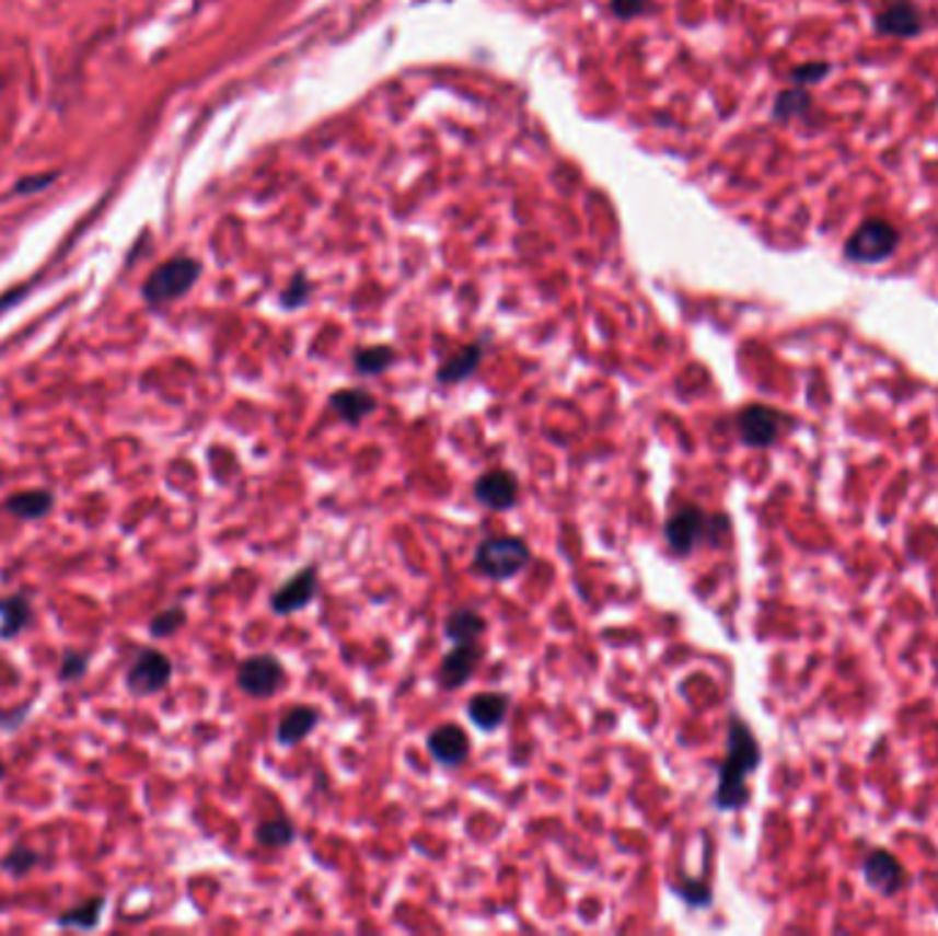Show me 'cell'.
<instances>
[{
  "label": "cell",
  "instance_id": "obj_1",
  "mask_svg": "<svg viewBox=\"0 0 938 936\" xmlns=\"http://www.w3.org/2000/svg\"><path fill=\"white\" fill-rule=\"evenodd\" d=\"M761 744L744 719L733 717L728 728V755L719 766V786L714 794V805L719 810H741L750 802L746 777L761 766Z\"/></svg>",
  "mask_w": 938,
  "mask_h": 936
},
{
  "label": "cell",
  "instance_id": "obj_2",
  "mask_svg": "<svg viewBox=\"0 0 938 936\" xmlns=\"http://www.w3.org/2000/svg\"><path fill=\"white\" fill-rule=\"evenodd\" d=\"M728 533V517H708L699 506H681L664 524V539L675 555H688L699 541L717 544Z\"/></svg>",
  "mask_w": 938,
  "mask_h": 936
},
{
  "label": "cell",
  "instance_id": "obj_3",
  "mask_svg": "<svg viewBox=\"0 0 938 936\" xmlns=\"http://www.w3.org/2000/svg\"><path fill=\"white\" fill-rule=\"evenodd\" d=\"M533 561L528 541L519 535H497V539H484L475 550V571L489 580H511L519 571L528 569Z\"/></svg>",
  "mask_w": 938,
  "mask_h": 936
},
{
  "label": "cell",
  "instance_id": "obj_4",
  "mask_svg": "<svg viewBox=\"0 0 938 936\" xmlns=\"http://www.w3.org/2000/svg\"><path fill=\"white\" fill-rule=\"evenodd\" d=\"M900 234L892 223L881 218H870L848 236L845 256L856 264H881L898 251Z\"/></svg>",
  "mask_w": 938,
  "mask_h": 936
},
{
  "label": "cell",
  "instance_id": "obj_5",
  "mask_svg": "<svg viewBox=\"0 0 938 936\" xmlns=\"http://www.w3.org/2000/svg\"><path fill=\"white\" fill-rule=\"evenodd\" d=\"M200 275V264L193 258H171V262L160 264L149 280L143 284V297L151 305H162V302H173L178 297L187 294L193 284Z\"/></svg>",
  "mask_w": 938,
  "mask_h": 936
},
{
  "label": "cell",
  "instance_id": "obj_6",
  "mask_svg": "<svg viewBox=\"0 0 938 936\" xmlns=\"http://www.w3.org/2000/svg\"><path fill=\"white\" fill-rule=\"evenodd\" d=\"M173 679V662L157 648H140L127 670V690L132 695H157L165 690Z\"/></svg>",
  "mask_w": 938,
  "mask_h": 936
},
{
  "label": "cell",
  "instance_id": "obj_7",
  "mask_svg": "<svg viewBox=\"0 0 938 936\" xmlns=\"http://www.w3.org/2000/svg\"><path fill=\"white\" fill-rule=\"evenodd\" d=\"M236 684L251 697H273L286 684V668L273 654H256L240 665Z\"/></svg>",
  "mask_w": 938,
  "mask_h": 936
},
{
  "label": "cell",
  "instance_id": "obj_8",
  "mask_svg": "<svg viewBox=\"0 0 938 936\" xmlns=\"http://www.w3.org/2000/svg\"><path fill=\"white\" fill-rule=\"evenodd\" d=\"M785 420L788 418H785L783 413H777L774 407H766V404H750V407L741 409L739 415L741 442L750 448L774 446Z\"/></svg>",
  "mask_w": 938,
  "mask_h": 936
},
{
  "label": "cell",
  "instance_id": "obj_9",
  "mask_svg": "<svg viewBox=\"0 0 938 936\" xmlns=\"http://www.w3.org/2000/svg\"><path fill=\"white\" fill-rule=\"evenodd\" d=\"M316 591L319 569L316 566H305V569H300L294 577H289V580L269 597V608H273L275 615H291L297 613V610H305L308 604L316 599Z\"/></svg>",
  "mask_w": 938,
  "mask_h": 936
},
{
  "label": "cell",
  "instance_id": "obj_10",
  "mask_svg": "<svg viewBox=\"0 0 938 936\" xmlns=\"http://www.w3.org/2000/svg\"><path fill=\"white\" fill-rule=\"evenodd\" d=\"M480 659H484V648H480L478 640L473 643H459V646H453V651H448L442 657V665H439V686L448 692L461 690V686L466 684V681L473 679V673L478 670Z\"/></svg>",
  "mask_w": 938,
  "mask_h": 936
},
{
  "label": "cell",
  "instance_id": "obj_11",
  "mask_svg": "<svg viewBox=\"0 0 938 936\" xmlns=\"http://www.w3.org/2000/svg\"><path fill=\"white\" fill-rule=\"evenodd\" d=\"M475 500L489 511H508L519 502V478L508 470H486L478 481H475Z\"/></svg>",
  "mask_w": 938,
  "mask_h": 936
},
{
  "label": "cell",
  "instance_id": "obj_12",
  "mask_svg": "<svg viewBox=\"0 0 938 936\" xmlns=\"http://www.w3.org/2000/svg\"><path fill=\"white\" fill-rule=\"evenodd\" d=\"M876 34L894 36V39H911L922 31V14L911 0H889L887 7L872 20Z\"/></svg>",
  "mask_w": 938,
  "mask_h": 936
},
{
  "label": "cell",
  "instance_id": "obj_13",
  "mask_svg": "<svg viewBox=\"0 0 938 936\" xmlns=\"http://www.w3.org/2000/svg\"><path fill=\"white\" fill-rule=\"evenodd\" d=\"M428 753H431L439 764L459 766L464 764L466 755H470V739H466V733L459 725L444 723L428 733Z\"/></svg>",
  "mask_w": 938,
  "mask_h": 936
},
{
  "label": "cell",
  "instance_id": "obj_14",
  "mask_svg": "<svg viewBox=\"0 0 938 936\" xmlns=\"http://www.w3.org/2000/svg\"><path fill=\"white\" fill-rule=\"evenodd\" d=\"M329 409L344 420L346 426H360L371 415H377L379 398L373 393L362 391V388H346L329 396Z\"/></svg>",
  "mask_w": 938,
  "mask_h": 936
},
{
  "label": "cell",
  "instance_id": "obj_15",
  "mask_svg": "<svg viewBox=\"0 0 938 936\" xmlns=\"http://www.w3.org/2000/svg\"><path fill=\"white\" fill-rule=\"evenodd\" d=\"M865 881L881 895H894L905 885V874L898 859L887 852H872L865 859Z\"/></svg>",
  "mask_w": 938,
  "mask_h": 936
},
{
  "label": "cell",
  "instance_id": "obj_16",
  "mask_svg": "<svg viewBox=\"0 0 938 936\" xmlns=\"http://www.w3.org/2000/svg\"><path fill=\"white\" fill-rule=\"evenodd\" d=\"M508 708H511V697L502 695V692H480L466 703V714L480 730L500 728L508 717Z\"/></svg>",
  "mask_w": 938,
  "mask_h": 936
},
{
  "label": "cell",
  "instance_id": "obj_17",
  "mask_svg": "<svg viewBox=\"0 0 938 936\" xmlns=\"http://www.w3.org/2000/svg\"><path fill=\"white\" fill-rule=\"evenodd\" d=\"M3 508H7L12 517L25 519V522H34V519H45L47 513L56 508V495H53L50 489L14 492V495L7 497Z\"/></svg>",
  "mask_w": 938,
  "mask_h": 936
},
{
  "label": "cell",
  "instance_id": "obj_18",
  "mask_svg": "<svg viewBox=\"0 0 938 936\" xmlns=\"http://www.w3.org/2000/svg\"><path fill=\"white\" fill-rule=\"evenodd\" d=\"M36 621L31 599L25 593H12L0 599V640H12Z\"/></svg>",
  "mask_w": 938,
  "mask_h": 936
},
{
  "label": "cell",
  "instance_id": "obj_19",
  "mask_svg": "<svg viewBox=\"0 0 938 936\" xmlns=\"http://www.w3.org/2000/svg\"><path fill=\"white\" fill-rule=\"evenodd\" d=\"M319 719H322V714H319V708H313V706H294V708H289V712H286L283 717H280L278 741L283 747L300 744V741L308 739V733H311V730L316 728Z\"/></svg>",
  "mask_w": 938,
  "mask_h": 936
},
{
  "label": "cell",
  "instance_id": "obj_20",
  "mask_svg": "<svg viewBox=\"0 0 938 936\" xmlns=\"http://www.w3.org/2000/svg\"><path fill=\"white\" fill-rule=\"evenodd\" d=\"M484 632H486V619L470 608L453 610V613L444 619V637H448L453 646H459V643L478 640Z\"/></svg>",
  "mask_w": 938,
  "mask_h": 936
},
{
  "label": "cell",
  "instance_id": "obj_21",
  "mask_svg": "<svg viewBox=\"0 0 938 936\" xmlns=\"http://www.w3.org/2000/svg\"><path fill=\"white\" fill-rule=\"evenodd\" d=\"M480 357H484V349H480L478 344L464 346V349L455 351L453 357H448V360L439 366L437 380L442 382V385H459L470 373H475V368L480 366Z\"/></svg>",
  "mask_w": 938,
  "mask_h": 936
},
{
  "label": "cell",
  "instance_id": "obj_22",
  "mask_svg": "<svg viewBox=\"0 0 938 936\" xmlns=\"http://www.w3.org/2000/svg\"><path fill=\"white\" fill-rule=\"evenodd\" d=\"M107 901L102 895L94 898H85L83 903H78V906L67 909V912L58 914L56 923L61 925V928H78V931H94L96 925L102 923V914H105Z\"/></svg>",
  "mask_w": 938,
  "mask_h": 936
},
{
  "label": "cell",
  "instance_id": "obj_23",
  "mask_svg": "<svg viewBox=\"0 0 938 936\" xmlns=\"http://www.w3.org/2000/svg\"><path fill=\"white\" fill-rule=\"evenodd\" d=\"M393 346H366V349L355 351V371L362 377H377V373L387 371L395 362Z\"/></svg>",
  "mask_w": 938,
  "mask_h": 936
},
{
  "label": "cell",
  "instance_id": "obj_24",
  "mask_svg": "<svg viewBox=\"0 0 938 936\" xmlns=\"http://www.w3.org/2000/svg\"><path fill=\"white\" fill-rule=\"evenodd\" d=\"M256 841L267 848H286L294 843V827L289 819H267L256 827Z\"/></svg>",
  "mask_w": 938,
  "mask_h": 936
},
{
  "label": "cell",
  "instance_id": "obj_25",
  "mask_svg": "<svg viewBox=\"0 0 938 936\" xmlns=\"http://www.w3.org/2000/svg\"><path fill=\"white\" fill-rule=\"evenodd\" d=\"M810 107H812L810 91L788 89L777 96V102H774V118H779V122H788V118L804 116Z\"/></svg>",
  "mask_w": 938,
  "mask_h": 936
},
{
  "label": "cell",
  "instance_id": "obj_26",
  "mask_svg": "<svg viewBox=\"0 0 938 936\" xmlns=\"http://www.w3.org/2000/svg\"><path fill=\"white\" fill-rule=\"evenodd\" d=\"M39 863H42V854H36L34 848L14 846L12 852L7 854V857L0 859V868L7 870V874H12V876H28Z\"/></svg>",
  "mask_w": 938,
  "mask_h": 936
},
{
  "label": "cell",
  "instance_id": "obj_27",
  "mask_svg": "<svg viewBox=\"0 0 938 936\" xmlns=\"http://www.w3.org/2000/svg\"><path fill=\"white\" fill-rule=\"evenodd\" d=\"M184 624H187V613H184V608H167L151 619L149 635L157 637V640H160V637H171L176 635Z\"/></svg>",
  "mask_w": 938,
  "mask_h": 936
},
{
  "label": "cell",
  "instance_id": "obj_28",
  "mask_svg": "<svg viewBox=\"0 0 938 936\" xmlns=\"http://www.w3.org/2000/svg\"><path fill=\"white\" fill-rule=\"evenodd\" d=\"M91 657L83 651H67L61 659V670H58V679L63 681V684H72V681H80L85 675V670H89Z\"/></svg>",
  "mask_w": 938,
  "mask_h": 936
},
{
  "label": "cell",
  "instance_id": "obj_29",
  "mask_svg": "<svg viewBox=\"0 0 938 936\" xmlns=\"http://www.w3.org/2000/svg\"><path fill=\"white\" fill-rule=\"evenodd\" d=\"M678 895L683 898V901L688 903V906H708L711 903V890H708L706 881H697V879H688L683 881V885L675 887Z\"/></svg>",
  "mask_w": 938,
  "mask_h": 936
},
{
  "label": "cell",
  "instance_id": "obj_30",
  "mask_svg": "<svg viewBox=\"0 0 938 936\" xmlns=\"http://www.w3.org/2000/svg\"><path fill=\"white\" fill-rule=\"evenodd\" d=\"M829 72H832V63L826 61H815V63H801V67H796L794 72H790V80L794 83H821V80L829 78Z\"/></svg>",
  "mask_w": 938,
  "mask_h": 936
},
{
  "label": "cell",
  "instance_id": "obj_31",
  "mask_svg": "<svg viewBox=\"0 0 938 936\" xmlns=\"http://www.w3.org/2000/svg\"><path fill=\"white\" fill-rule=\"evenodd\" d=\"M28 703H25L23 708H3L0 706V728H7V730H12V728H18V725H23L25 723V714H28Z\"/></svg>",
  "mask_w": 938,
  "mask_h": 936
},
{
  "label": "cell",
  "instance_id": "obj_32",
  "mask_svg": "<svg viewBox=\"0 0 938 936\" xmlns=\"http://www.w3.org/2000/svg\"><path fill=\"white\" fill-rule=\"evenodd\" d=\"M308 294H311V289H308V284L305 280H297L294 286H291L289 291H286L283 294V305L286 308H297V305H302V302L308 300Z\"/></svg>",
  "mask_w": 938,
  "mask_h": 936
},
{
  "label": "cell",
  "instance_id": "obj_33",
  "mask_svg": "<svg viewBox=\"0 0 938 936\" xmlns=\"http://www.w3.org/2000/svg\"><path fill=\"white\" fill-rule=\"evenodd\" d=\"M645 9V0H612V12L617 18H634Z\"/></svg>",
  "mask_w": 938,
  "mask_h": 936
},
{
  "label": "cell",
  "instance_id": "obj_34",
  "mask_svg": "<svg viewBox=\"0 0 938 936\" xmlns=\"http://www.w3.org/2000/svg\"><path fill=\"white\" fill-rule=\"evenodd\" d=\"M50 182H53V173H47V176H31V182H18V187H14V190L34 193V190H42V187H47Z\"/></svg>",
  "mask_w": 938,
  "mask_h": 936
},
{
  "label": "cell",
  "instance_id": "obj_35",
  "mask_svg": "<svg viewBox=\"0 0 938 936\" xmlns=\"http://www.w3.org/2000/svg\"><path fill=\"white\" fill-rule=\"evenodd\" d=\"M3 775H7V770H3V764H0V777H3Z\"/></svg>",
  "mask_w": 938,
  "mask_h": 936
}]
</instances>
